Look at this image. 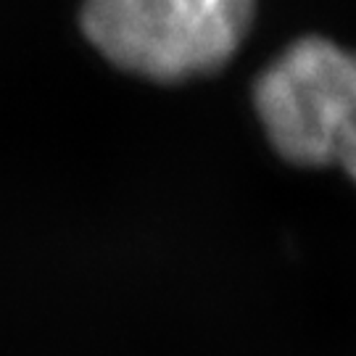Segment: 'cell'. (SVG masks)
<instances>
[{
	"label": "cell",
	"mask_w": 356,
	"mask_h": 356,
	"mask_svg": "<svg viewBox=\"0 0 356 356\" xmlns=\"http://www.w3.org/2000/svg\"><path fill=\"white\" fill-rule=\"evenodd\" d=\"M351 53L319 35L291 42L254 85V108L267 143L301 169L332 166L330 108Z\"/></svg>",
	"instance_id": "obj_2"
},
{
	"label": "cell",
	"mask_w": 356,
	"mask_h": 356,
	"mask_svg": "<svg viewBox=\"0 0 356 356\" xmlns=\"http://www.w3.org/2000/svg\"><path fill=\"white\" fill-rule=\"evenodd\" d=\"M332 166L356 185V53L332 103Z\"/></svg>",
	"instance_id": "obj_3"
},
{
	"label": "cell",
	"mask_w": 356,
	"mask_h": 356,
	"mask_svg": "<svg viewBox=\"0 0 356 356\" xmlns=\"http://www.w3.org/2000/svg\"><path fill=\"white\" fill-rule=\"evenodd\" d=\"M254 13L256 0H85L82 29L119 69L185 82L227 64Z\"/></svg>",
	"instance_id": "obj_1"
}]
</instances>
